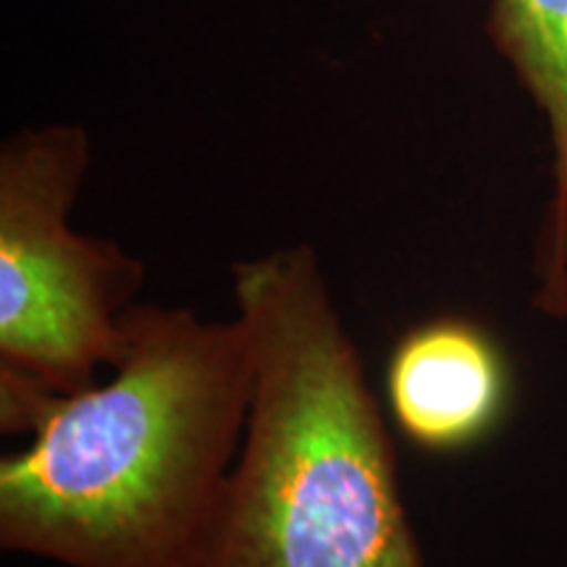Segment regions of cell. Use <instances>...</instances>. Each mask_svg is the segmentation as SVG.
I'll return each mask as SVG.
<instances>
[{
	"label": "cell",
	"instance_id": "6da1fadb",
	"mask_svg": "<svg viewBox=\"0 0 567 567\" xmlns=\"http://www.w3.org/2000/svg\"><path fill=\"white\" fill-rule=\"evenodd\" d=\"M252 402L245 326L132 305L111 379L0 371V549L63 567H205Z\"/></svg>",
	"mask_w": 567,
	"mask_h": 567
},
{
	"label": "cell",
	"instance_id": "7a4b0ae2",
	"mask_svg": "<svg viewBox=\"0 0 567 567\" xmlns=\"http://www.w3.org/2000/svg\"><path fill=\"white\" fill-rule=\"evenodd\" d=\"M252 402L205 567H425L394 442L310 245L231 266Z\"/></svg>",
	"mask_w": 567,
	"mask_h": 567
},
{
	"label": "cell",
	"instance_id": "3957f363",
	"mask_svg": "<svg viewBox=\"0 0 567 567\" xmlns=\"http://www.w3.org/2000/svg\"><path fill=\"white\" fill-rule=\"evenodd\" d=\"M87 168L76 124L21 130L0 147V371L59 394L116 365L145 284L140 258L71 226Z\"/></svg>",
	"mask_w": 567,
	"mask_h": 567
},
{
	"label": "cell",
	"instance_id": "277c9868",
	"mask_svg": "<svg viewBox=\"0 0 567 567\" xmlns=\"http://www.w3.org/2000/svg\"><path fill=\"white\" fill-rule=\"evenodd\" d=\"M384 394L389 417L410 444L452 455L499 425L509 400L507 360L471 318H425L389 352Z\"/></svg>",
	"mask_w": 567,
	"mask_h": 567
},
{
	"label": "cell",
	"instance_id": "5b68a950",
	"mask_svg": "<svg viewBox=\"0 0 567 567\" xmlns=\"http://www.w3.org/2000/svg\"><path fill=\"white\" fill-rule=\"evenodd\" d=\"M486 32L547 118L559 187L567 182V0H492Z\"/></svg>",
	"mask_w": 567,
	"mask_h": 567
},
{
	"label": "cell",
	"instance_id": "8992f818",
	"mask_svg": "<svg viewBox=\"0 0 567 567\" xmlns=\"http://www.w3.org/2000/svg\"><path fill=\"white\" fill-rule=\"evenodd\" d=\"M534 305L551 318H567V182L551 189L538 234Z\"/></svg>",
	"mask_w": 567,
	"mask_h": 567
}]
</instances>
